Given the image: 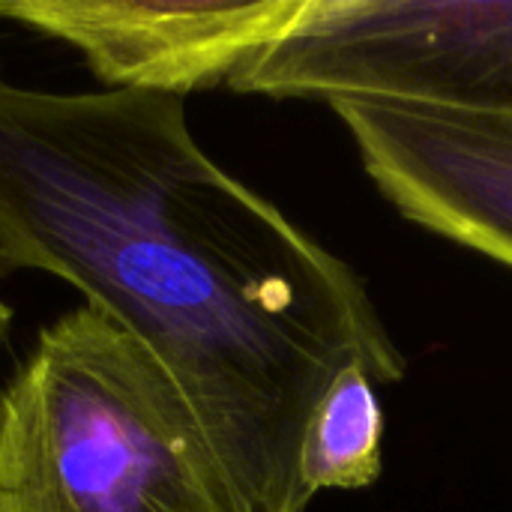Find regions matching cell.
I'll use <instances>...</instances> for the list:
<instances>
[{
  "mask_svg": "<svg viewBox=\"0 0 512 512\" xmlns=\"http://www.w3.org/2000/svg\"><path fill=\"white\" fill-rule=\"evenodd\" d=\"M45 273L171 378L246 512H306L300 453L330 384L405 378L366 282L225 171L186 99L42 90L0 66V279Z\"/></svg>",
  "mask_w": 512,
  "mask_h": 512,
  "instance_id": "cell-1",
  "label": "cell"
},
{
  "mask_svg": "<svg viewBox=\"0 0 512 512\" xmlns=\"http://www.w3.org/2000/svg\"><path fill=\"white\" fill-rule=\"evenodd\" d=\"M0 512H246L159 363L93 306L0 384Z\"/></svg>",
  "mask_w": 512,
  "mask_h": 512,
  "instance_id": "cell-2",
  "label": "cell"
},
{
  "mask_svg": "<svg viewBox=\"0 0 512 512\" xmlns=\"http://www.w3.org/2000/svg\"><path fill=\"white\" fill-rule=\"evenodd\" d=\"M228 87L512 123V0H303Z\"/></svg>",
  "mask_w": 512,
  "mask_h": 512,
  "instance_id": "cell-3",
  "label": "cell"
},
{
  "mask_svg": "<svg viewBox=\"0 0 512 512\" xmlns=\"http://www.w3.org/2000/svg\"><path fill=\"white\" fill-rule=\"evenodd\" d=\"M300 6L303 0H0V18L75 48L102 90L186 99L228 84L294 24Z\"/></svg>",
  "mask_w": 512,
  "mask_h": 512,
  "instance_id": "cell-4",
  "label": "cell"
},
{
  "mask_svg": "<svg viewBox=\"0 0 512 512\" xmlns=\"http://www.w3.org/2000/svg\"><path fill=\"white\" fill-rule=\"evenodd\" d=\"M330 108L369 180L408 222L512 270V123L384 102Z\"/></svg>",
  "mask_w": 512,
  "mask_h": 512,
  "instance_id": "cell-5",
  "label": "cell"
},
{
  "mask_svg": "<svg viewBox=\"0 0 512 512\" xmlns=\"http://www.w3.org/2000/svg\"><path fill=\"white\" fill-rule=\"evenodd\" d=\"M384 408L378 384L363 366L345 369L315 405L303 453L300 486L312 501L330 489H366L381 477Z\"/></svg>",
  "mask_w": 512,
  "mask_h": 512,
  "instance_id": "cell-6",
  "label": "cell"
},
{
  "mask_svg": "<svg viewBox=\"0 0 512 512\" xmlns=\"http://www.w3.org/2000/svg\"><path fill=\"white\" fill-rule=\"evenodd\" d=\"M9 330H12V309H9V303L0 297V348H3L6 339H9Z\"/></svg>",
  "mask_w": 512,
  "mask_h": 512,
  "instance_id": "cell-7",
  "label": "cell"
}]
</instances>
